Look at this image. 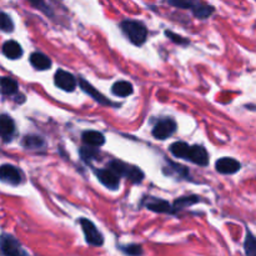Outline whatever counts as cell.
<instances>
[{"label":"cell","mask_w":256,"mask_h":256,"mask_svg":"<svg viewBox=\"0 0 256 256\" xmlns=\"http://www.w3.org/2000/svg\"><path fill=\"white\" fill-rule=\"evenodd\" d=\"M166 2L179 9L192 10V14L199 19H206L215 12L214 6L206 4L202 0H166Z\"/></svg>","instance_id":"6da1fadb"},{"label":"cell","mask_w":256,"mask_h":256,"mask_svg":"<svg viewBox=\"0 0 256 256\" xmlns=\"http://www.w3.org/2000/svg\"><path fill=\"white\" fill-rule=\"evenodd\" d=\"M120 28L132 44L142 45L146 42L148 29L142 22L138 20H124L120 24Z\"/></svg>","instance_id":"7a4b0ae2"},{"label":"cell","mask_w":256,"mask_h":256,"mask_svg":"<svg viewBox=\"0 0 256 256\" xmlns=\"http://www.w3.org/2000/svg\"><path fill=\"white\" fill-rule=\"evenodd\" d=\"M112 170H114L120 178L125 176L132 182H142L144 179V172L136 166H132V165H128L125 162H119V160H112L110 162L109 166Z\"/></svg>","instance_id":"3957f363"},{"label":"cell","mask_w":256,"mask_h":256,"mask_svg":"<svg viewBox=\"0 0 256 256\" xmlns=\"http://www.w3.org/2000/svg\"><path fill=\"white\" fill-rule=\"evenodd\" d=\"M80 225H82L88 244L92 245V246H102L104 242V238H102V232L96 229V226L88 219L80 220Z\"/></svg>","instance_id":"277c9868"},{"label":"cell","mask_w":256,"mask_h":256,"mask_svg":"<svg viewBox=\"0 0 256 256\" xmlns=\"http://www.w3.org/2000/svg\"><path fill=\"white\" fill-rule=\"evenodd\" d=\"M0 249L5 256H26L22 244L12 235H4L0 240Z\"/></svg>","instance_id":"5b68a950"},{"label":"cell","mask_w":256,"mask_h":256,"mask_svg":"<svg viewBox=\"0 0 256 256\" xmlns=\"http://www.w3.org/2000/svg\"><path fill=\"white\" fill-rule=\"evenodd\" d=\"M175 132H176V122L172 119H162L158 122V124L154 126L152 135L155 139L165 140L172 136Z\"/></svg>","instance_id":"8992f818"},{"label":"cell","mask_w":256,"mask_h":256,"mask_svg":"<svg viewBox=\"0 0 256 256\" xmlns=\"http://www.w3.org/2000/svg\"><path fill=\"white\" fill-rule=\"evenodd\" d=\"M95 175L99 179V182H102L104 186H106L110 190H116L120 185V176L112 170L110 168L108 169H99L98 172H95Z\"/></svg>","instance_id":"52a82bcc"},{"label":"cell","mask_w":256,"mask_h":256,"mask_svg":"<svg viewBox=\"0 0 256 256\" xmlns=\"http://www.w3.org/2000/svg\"><path fill=\"white\" fill-rule=\"evenodd\" d=\"M0 180L10 185H18L22 182V174L18 168L5 164L0 166Z\"/></svg>","instance_id":"ba28073f"},{"label":"cell","mask_w":256,"mask_h":256,"mask_svg":"<svg viewBox=\"0 0 256 256\" xmlns=\"http://www.w3.org/2000/svg\"><path fill=\"white\" fill-rule=\"evenodd\" d=\"M54 82L59 89L65 90V92H72L76 88V79L74 78V75L65 70H58L55 72Z\"/></svg>","instance_id":"9c48e42d"},{"label":"cell","mask_w":256,"mask_h":256,"mask_svg":"<svg viewBox=\"0 0 256 256\" xmlns=\"http://www.w3.org/2000/svg\"><path fill=\"white\" fill-rule=\"evenodd\" d=\"M215 168H216V170L220 174L230 175L239 172L242 165H240V162L238 160L232 159V158H222V159H219L216 162Z\"/></svg>","instance_id":"30bf717a"},{"label":"cell","mask_w":256,"mask_h":256,"mask_svg":"<svg viewBox=\"0 0 256 256\" xmlns=\"http://www.w3.org/2000/svg\"><path fill=\"white\" fill-rule=\"evenodd\" d=\"M188 160L192 162L194 164L200 165V166H208L209 164V155L208 152L200 145H194V146H190L189 156Z\"/></svg>","instance_id":"8fae6325"},{"label":"cell","mask_w":256,"mask_h":256,"mask_svg":"<svg viewBox=\"0 0 256 256\" xmlns=\"http://www.w3.org/2000/svg\"><path fill=\"white\" fill-rule=\"evenodd\" d=\"M79 84H80V88H82V89L84 90L86 94H89L90 96L95 100V102H98L99 104H102V105H112V102H110L109 100H108L102 94V92H98V90L95 89V88L92 86L90 82H88L86 80L79 79Z\"/></svg>","instance_id":"7c38bea8"},{"label":"cell","mask_w":256,"mask_h":256,"mask_svg":"<svg viewBox=\"0 0 256 256\" xmlns=\"http://www.w3.org/2000/svg\"><path fill=\"white\" fill-rule=\"evenodd\" d=\"M82 142H84V144L88 145V146L99 148L105 144V138L102 132L89 130V132H82Z\"/></svg>","instance_id":"4fadbf2b"},{"label":"cell","mask_w":256,"mask_h":256,"mask_svg":"<svg viewBox=\"0 0 256 256\" xmlns=\"http://www.w3.org/2000/svg\"><path fill=\"white\" fill-rule=\"evenodd\" d=\"M145 206L154 212H172V206L169 202L162 199H155V198L145 200Z\"/></svg>","instance_id":"5bb4252c"},{"label":"cell","mask_w":256,"mask_h":256,"mask_svg":"<svg viewBox=\"0 0 256 256\" xmlns=\"http://www.w3.org/2000/svg\"><path fill=\"white\" fill-rule=\"evenodd\" d=\"M15 132L14 120L8 115H0V138L8 140Z\"/></svg>","instance_id":"9a60e30c"},{"label":"cell","mask_w":256,"mask_h":256,"mask_svg":"<svg viewBox=\"0 0 256 256\" xmlns=\"http://www.w3.org/2000/svg\"><path fill=\"white\" fill-rule=\"evenodd\" d=\"M30 64L38 70H46L52 66V60L42 52H32L30 55Z\"/></svg>","instance_id":"2e32d148"},{"label":"cell","mask_w":256,"mask_h":256,"mask_svg":"<svg viewBox=\"0 0 256 256\" xmlns=\"http://www.w3.org/2000/svg\"><path fill=\"white\" fill-rule=\"evenodd\" d=\"M2 52H4L5 56L9 58V59H19L22 55V49L16 42L9 40V42H6L2 45Z\"/></svg>","instance_id":"e0dca14e"},{"label":"cell","mask_w":256,"mask_h":256,"mask_svg":"<svg viewBox=\"0 0 256 256\" xmlns=\"http://www.w3.org/2000/svg\"><path fill=\"white\" fill-rule=\"evenodd\" d=\"M112 94L116 95V96L125 98L129 96V95L132 94L134 89H132V85L128 82H118L112 85Z\"/></svg>","instance_id":"ac0fdd59"},{"label":"cell","mask_w":256,"mask_h":256,"mask_svg":"<svg viewBox=\"0 0 256 256\" xmlns=\"http://www.w3.org/2000/svg\"><path fill=\"white\" fill-rule=\"evenodd\" d=\"M170 152L176 158H182V159H188L189 156V152H190V146L186 144V142H178L172 144L170 146Z\"/></svg>","instance_id":"d6986e66"},{"label":"cell","mask_w":256,"mask_h":256,"mask_svg":"<svg viewBox=\"0 0 256 256\" xmlns=\"http://www.w3.org/2000/svg\"><path fill=\"white\" fill-rule=\"evenodd\" d=\"M0 89L4 94L12 95L18 92V84L15 80L10 79V78H2L0 79Z\"/></svg>","instance_id":"ffe728a7"},{"label":"cell","mask_w":256,"mask_h":256,"mask_svg":"<svg viewBox=\"0 0 256 256\" xmlns=\"http://www.w3.org/2000/svg\"><path fill=\"white\" fill-rule=\"evenodd\" d=\"M244 248L246 256H256V238L252 234V232H248Z\"/></svg>","instance_id":"44dd1931"},{"label":"cell","mask_w":256,"mask_h":256,"mask_svg":"<svg viewBox=\"0 0 256 256\" xmlns=\"http://www.w3.org/2000/svg\"><path fill=\"white\" fill-rule=\"evenodd\" d=\"M196 202H199L198 196H186V198H180L179 200H176L172 206V212H176V210L184 209V208L189 206V205L195 204Z\"/></svg>","instance_id":"7402d4cb"},{"label":"cell","mask_w":256,"mask_h":256,"mask_svg":"<svg viewBox=\"0 0 256 256\" xmlns=\"http://www.w3.org/2000/svg\"><path fill=\"white\" fill-rule=\"evenodd\" d=\"M0 30L6 32L14 30V22H12V18L8 14H5V12H0Z\"/></svg>","instance_id":"603a6c76"},{"label":"cell","mask_w":256,"mask_h":256,"mask_svg":"<svg viewBox=\"0 0 256 256\" xmlns=\"http://www.w3.org/2000/svg\"><path fill=\"white\" fill-rule=\"evenodd\" d=\"M42 144L44 142L39 136H26L22 142V145L28 149H39Z\"/></svg>","instance_id":"cb8c5ba5"},{"label":"cell","mask_w":256,"mask_h":256,"mask_svg":"<svg viewBox=\"0 0 256 256\" xmlns=\"http://www.w3.org/2000/svg\"><path fill=\"white\" fill-rule=\"evenodd\" d=\"M80 155H82V160L84 162H90V160H94L96 159L98 156V152H96V148H82L80 150Z\"/></svg>","instance_id":"d4e9b609"},{"label":"cell","mask_w":256,"mask_h":256,"mask_svg":"<svg viewBox=\"0 0 256 256\" xmlns=\"http://www.w3.org/2000/svg\"><path fill=\"white\" fill-rule=\"evenodd\" d=\"M28 2H29L34 8L44 12L45 14H52V10H50L49 5H48L46 0H28Z\"/></svg>","instance_id":"484cf974"},{"label":"cell","mask_w":256,"mask_h":256,"mask_svg":"<svg viewBox=\"0 0 256 256\" xmlns=\"http://www.w3.org/2000/svg\"><path fill=\"white\" fill-rule=\"evenodd\" d=\"M125 254H128L129 256H140L142 254V248L140 245L132 244V245H128V246L122 248Z\"/></svg>","instance_id":"4316f807"},{"label":"cell","mask_w":256,"mask_h":256,"mask_svg":"<svg viewBox=\"0 0 256 256\" xmlns=\"http://www.w3.org/2000/svg\"><path fill=\"white\" fill-rule=\"evenodd\" d=\"M165 35H166L170 40H172V42H178V44H180V45H184V44H188V42H189L186 39L182 38L180 35L174 34L172 32H165Z\"/></svg>","instance_id":"83f0119b"}]
</instances>
